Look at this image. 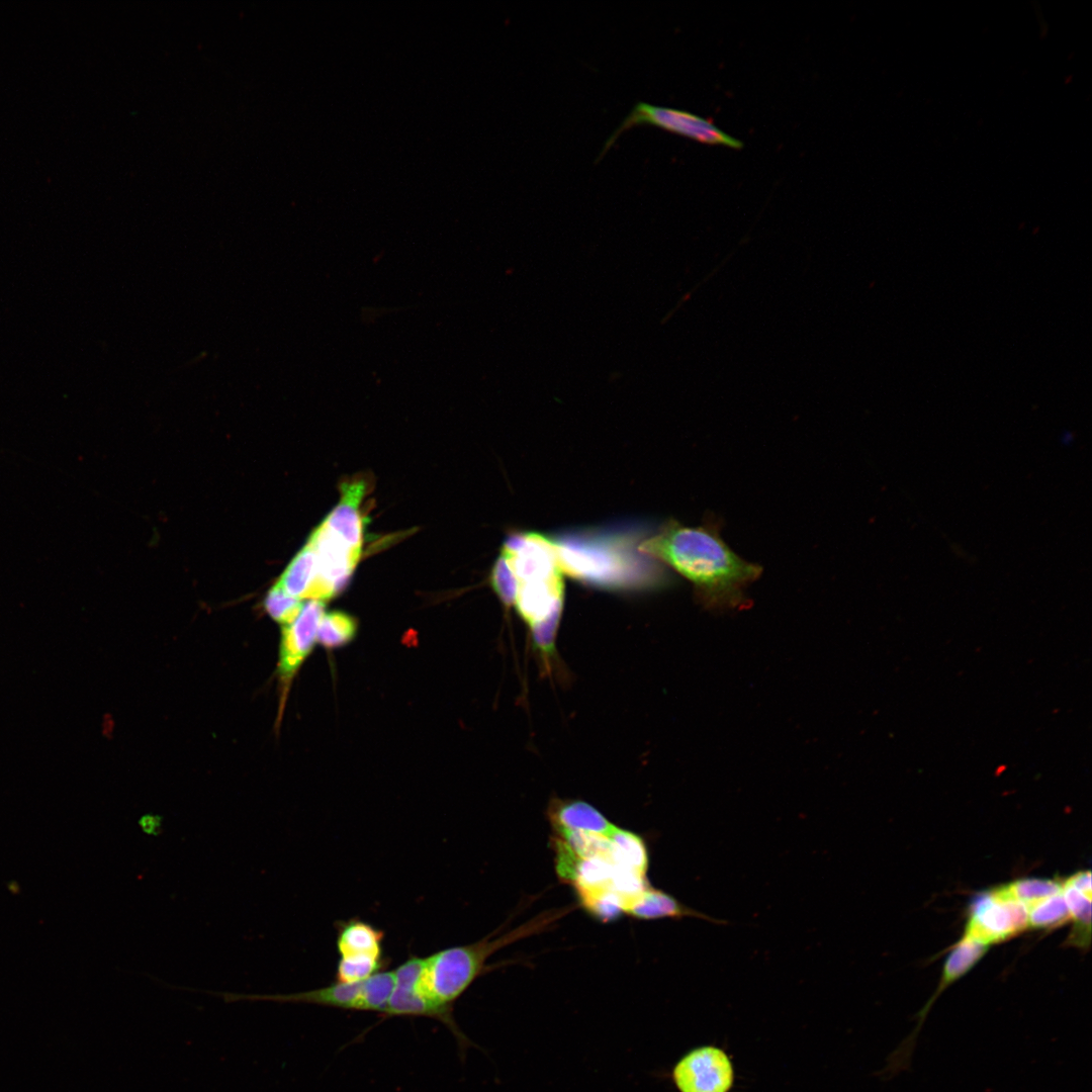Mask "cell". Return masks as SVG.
I'll return each instance as SVG.
<instances>
[{
  "label": "cell",
  "instance_id": "obj_1",
  "mask_svg": "<svg viewBox=\"0 0 1092 1092\" xmlns=\"http://www.w3.org/2000/svg\"><path fill=\"white\" fill-rule=\"evenodd\" d=\"M720 528L713 515L697 527L669 521L638 548L692 582L705 607L734 609L745 605L744 590L761 575L762 567L737 555L723 540Z\"/></svg>",
  "mask_w": 1092,
  "mask_h": 1092
},
{
  "label": "cell",
  "instance_id": "obj_2",
  "mask_svg": "<svg viewBox=\"0 0 1092 1092\" xmlns=\"http://www.w3.org/2000/svg\"><path fill=\"white\" fill-rule=\"evenodd\" d=\"M568 911L567 908L549 910L499 935L497 929L473 943L447 947L425 958L423 982L428 993L439 1003L453 1006L484 972L485 963L492 953L547 929Z\"/></svg>",
  "mask_w": 1092,
  "mask_h": 1092
},
{
  "label": "cell",
  "instance_id": "obj_3",
  "mask_svg": "<svg viewBox=\"0 0 1092 1092\" xmlns=\"http://www.w3.org/2000/svg\"><path fill=\"white\" fill-rule=\"evenodd\" d=\"M562 572L584 582L605 586L637 583L628 556L617 542L600 537L551 540Z\"/></svg>",
  "mask_w": 1092,
  "mask_h": 1092
},
{
  "label": "cell",
  "instance_id": "obj_4",
  "mask_svg": "<svg viewBox=\"0 0 1092 1092\" xmlns=\"http://www.w3.org/2000/svg\"><path fill=\"white\" fill-rule=\"evenodd\" d=\"M425 964V958L411 956L393 971L394 989L383 1016H425L439 1020L451 1030L460 1049L465 1051L471 1043L454 1019L453 1006L439 1003L424 987Z\"/></svg>",
  "mask_w": 1092,
  "mask_h": 1092
},
{
  "label": "cell",
  "instance_id": "obj_5",
  "mask_svg": "<svg viewBox=\"0 0 1092 1092\" xmlns=\"http://www.w3.org/2000/svg\"><path fill=\"white\" fill-rule=\"evenodd\" d=\"M988 945L964 936L950 950L943 965L941 977L934 993L915 1015V1026L890 1054L881 1077L891 1079L908 1071L912 1065L918 1036L934 1002L950 985L970 972L983 958Z\"/></svg>",
  "mask_w": 1092,
  "mask_h": 1092
},
{
  "label": "cell",
  "instance_id": "obj_6",
  "mask_svg": "<svg viewBox=\"0 0 1092 1092\" xmlns=\"http://www.w3.org/2000/svg\"><path fill=\"white\" fill-rule=\"evenodd\" d=\"M1027 926V907L1016 900L1005 885L975 897L965 936L989 946L1019 934Z\"/></svg>",
  "mask_w": 1092,
  "mask_h": 1092
},
{
  "label": "cell",
  "instance_id": "obj_7",
  "mask_svg": "<svg viewBox=\"0 0 1092 1092\" xmlns=\"http://www.w3.org/2000/svg\"><path fill=\"white\" fill-rule=\"evenodd\" d=\"M641 124L654 125L710 146L735 150L743 148L740 140L726 133L706 118L680 109L639 102L609 138L601 155L610 149L623 131Z\"/></svg>",
  "mask_w": 1092,
  "mask_h": 1092
},
{
  "label": "cell",
  "instance_id": "obj_8",
  "mask_svg": "<svg viewBox=\"0 0 1092 1092\" xmlns=\"http://www.w3.org/2000/svg\"><path fill=\"white\" fill-rule=\"evenodd\" d=\"M671 1078L678 1092H729L734 1070L723 1050L704 1045L684 1055L674 1065Z\"/></svg>",
  "mask_w": 1092,
  "mask_h": 1092
},
{
  "label": "cell",
  "instance_id": "obj_9",
  "mask_svg": "<svg viewBox=\"0 0 1092 1092\" xmlns=\"http://www.w3.org/2000/svg\"><path fill=\"white\" fill-rule=\"evenodd\" d=\"M308 541L314 549L317 568L310 600L324 602L345 588L360 556L323 524L314 529Z\"/></svg>",
  "mask_w": 1092,
  "mask_h": 1092
},
{
  "label": "cell",
  "instance_id": "obj_10",
  "mask_svg": "<svg viewBox=\"0 0 1092 1092\" xmlns=\"http://www.w3.org/2000/svg\"><path fill=\"white\" fill-rule=\"evenodd\" d=\"M200 992L220 997L225 1003L271 1001L276 1003L313 1004L355 1011H371L365 980L358 983L336 981V983L326 987L289 994H244L208 990H201Z\"/></svg>",
  "mask_w": 1092,
  "mask_h": 1092
},
{
  "label": "cell",
  "instance_id": "obj_11",
  "mask_svg": "<svg viewBox=\"0 0 1092 1092\" xmlns=\"http://www.w3.org/2000/svg\"><path fill=\"white\" fill-rule=\"evenodd\" d=\"M324 615V602L309 600L303 604L296 618L284 626L278 664V672L283 681H288L293 677L310 653Z\"/></svg>",
  "mask_w": 1092,
  "mask_h": 1092
},
{
  "label": "cell",
  "instance_id": "obj_12",
  "mask_svg": "<svg viewBox=\"0 0 1092 1092\" xmlns=\"http://www.w3.org/2000/svg\"><path fill=\"white\" fill-rule=\"evenodd\" d=\"M365 489V481L360 478L342 483L339 504L322 523L359 556H361L363 545L364 516L361 512V503Z\"/></svg>",
  "mask_w": 1092,
  "mask_h": 1092
},
{
  "label": "cell",
  "instance_id": "obj_13",
  "mask_svg": "<svg viewBox=\"0 0 1092 1092\" xmlns=\"http://www.w3.org/2000/svg\"><path fill=\"white\" fill-rule=\"evenodd\" d=\"M548 817L554 832L610 835L617 827L597 808L580 800L552 801L548 808Z\"/></svg>",
  "mask_w": 1092,
  "mask_h": 1092
},
{
  "label": "cell",
  "instance_id": "obj_14",
  "mask_svg": "<svg viewBox=\"0 0 1092 1092\" xmlns=\"http://www.w3.org/2000/svg\"><path fill=\"white\" fill-rule=\"evenodd\" d=\"M625 914L642 920L693 917L715 924H727L726 920L710 917L680 903L668 893L650 886L640 894L636 901L626 910Z\"/></svg>",
  "mask_w": 1092,
  "mask_h": 1092
},
{
  "label": "cell",
  "instance_id": "obj_15",
  "mask_svg": "<svg viewBox=\"0 0 1092 1092\" xmlns=\"http://www.w3.org/2000/svg\"><path fill=\"white\" fill-rule=\"evenodd\" d=\"M384 933L368 922L357 918L341 922L337 933V949L342 957H383Z\"/></svg>",
  "mask_w": 1092,
  "mask_h": 1092
},
{
  "label": "cell",
  "instance_id": "obj_16",
  "mask_svg": "<svg viewBox=\"0 0 1092 1092\" xmlns=\"http://www.w3.org/2000/svg\"><path fill=\"white\" fill-rule=\"evenodd\" d=\"M316 572L315 552L307 541L290 561L276 584L296 599H310Z\"/></svg>",
  "mask_w": 1092,
  "mask_h": 1092
},
{
  "label": "cell",
  "instance_id": "obj_17",
  "mask_svg": "<svg viewBox=\"0 0 1092 1092\" xmlns=\"http://www.w3.org/2000/svg\"><path fill=\"white\" fill-rule=\"evenodd\" d=\"M610 838L616 863L623 870L647 876L648 851L644 840L638 834L619 827Z\"/></svg>",
  "mask_w": 1092,
  "mask_h": 1092
},
{
  "label": "cell",
  "instance_id": "obj_18",
  "mask_svg": "<svg viewBox=\"0 0 1092 1092\" xmlns=\"http://www.w3.org/2000/svg\"><path fill=\"white\" fill-rule=\"evenodd\" d=\"M1062 894L1066 901L1070 918L1074 926L1068 942L1078 947H1088L1091 940V898L1080 891L1062 883Z\"/></svg>",
  "mask_w": 1092,
  "mask_h": 1092
},
{
  "label": "cell",
  "instance_id": "obj_19",
  "mask_svg": "<svg viewBox=\"0 0 1092 1092\" xmlns=\"http://www.w3.org/2000/svg\"><path fill=\"white\" fill-rule=\"evenodd\" d=\"M356 619L342 611L325 614L321 620L316 641L326 648H337L350 643L356 636Z\"/></svg>",
  "mask_w": 1092,
  "mask_h": 1092
},
{
  "label": "cell",
  "instance_id": "obj_20",
  "mask_svg": "<svg viewBox=\"0 0 1092 1092\" xmlns=\"http://www.w3.org/2000/svg\"><path fill=\"white\" fill-rule=\"evenodd\" d=\"M1028 925L1036 929H1055L1070 920V913L1061 893L1027 906Z\"/></svg>",
  "mask_w": 1092,
  "mask_h": 1092
},
{
  "label": "cell",
  "instance_id": "obj_21",
  "mask_svg": "<svg viewBox=\"0 0 1092 1092\" xmlns=\"http://www.w3.org/2000/svg\"><path fill=\"white\" fill-rule=\"evenodd\" d=\"M385 966L386 960L383 957H342L337 964L336 981L342 983L362 982L382 971Z\"/></svg>",
  "mask_w": 1092,
  "mask_h": 1092
},
{
  "label": "cell",
  "instance_id": "obj_22",
  "mask_svg": "<svg viewBox=\"0 0 1092 1092\" xmlns=\"http://www.w3.org/2000/svg\"><path fill=\"white\" fill-rule=\"evenodd\" d=\"M1006 887L1010 894L1026 907L1062 892V882L1052 879L1025 878Z\"/></svg>",
  "mask_w": 1092,
  "mask_h": 1092
},
{
  "label": "cell",
  "instance_id": "obj_23",
  "mask_svg": "<svg viewBox=\"0 0 1092 1092\" xmlns=\"http://www.w3.org/2000/svg\"><path fill=\"white\" fill-rule=\"evenodd\" d=\"M303 604L299 599L288 595L278 584H274L267 593L264 600V608L267 614L276 622L287 625L299 614Z\"/></svg>",
  "mask_w": 1092,
  "mask_h": 1092
},
{
  "label": "cell",
  "instance_id": "obj_24",
  "mask_svg": "<svg viewBox=\"0 0 1092 1092\" xmlns=\"http://www.w3.org/2000/svg\"><path fill=\"white\" fill-rule=\"evenodd\" d=\"M491 586L505 607H514L518 580L507 557L500 553L490 573Z\"/></svg>",
  "mask_w": 1092,
  "mask_h": 1092
},
{
  "label": "cell",
  "instance_id": "obj_25",
  "mask_svg": "<svg viewBox=\"0 0 1092 1092\" xmlns=\"http://www.w3.org/2000/svg\"><path fill=\"white\" fill-rule=\"evenodd\" d=\"M1063 885L1072 887L1081 893L1092 897L1091 872L1089 870L1075 873L1070 876Z\"/></svg>",
  "mask_w": 1092,
  "mask_h": 1092
},
{
  "label": "cell",
  "instance_id": "obj_26",
  "mask_svg": "<svg viewBox=\"0 0 1092 1092\" xmlns=\"http://www.w3.org/2000/svg\"><path fill=\"white\" fill-rule=\"evenodd\" d=\"M162 820L159 815H144L139 820V826L145 834L158 836L162 832Z\"/></svg>",
  "mask_w": 1092,
  "mask_h": 1092
}]
</instances>
